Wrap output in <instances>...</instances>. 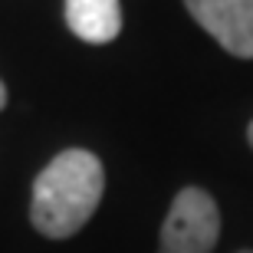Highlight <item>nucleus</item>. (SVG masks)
Wrapping results in <instances>:
<instances>
[{"mask_svg": "<svg viewBox=\"0 0 253 253\" xmlns=\"http://www.w3.org/2000/svg\"><path fill=\"white\" fill-rule=\"evenodd\" d=\"M105 191L102 161L85 148H66L33 181L30 220L43 237L66 240L79 234Z\"/></svg>", "mask_w": 253, "mask_h": 253, "instance_id": "obj_1", "label": "nucleus"}, {"mask_svg": "<svg viewBox=\"0 0 253 253\" xmlns=\"http://www.w3.org/2000/svg\"><path fill=\"white\" fill-rule=\"evenodd\" d=\"M220 237L217 201L201 188H181L161 224L158 253H214Z\"/></svg>", "mask_w": 253, "mask_h": 253, "instance_id": "obj_2", "label": "nucleus"}, {"mask_svg": "<svg viewBox=\"0 0 253 253\" xmlns=\"http://www.w3.org/2000/svg\"><path fill=\"white\" fill-rule=\"evenodd\" d=\"M184 7L230 56L253 59V0H184Z\"/></svg>", "mask_w": 253, "mask_h": 253, "instance_id": "obj_3", "label": "nucleus"}, {"mask_svg": "<svg viewBox=\"0 0 253 253\" xmlns=\"http://www.w3.org/2000/svg\"><path fill=\"white\" fill-rule=\"evenodd\" d=\"M66 23L83 43H112L122 33L119 0H66Z\"/></svg>", "mask_w": 253, "mask_h": 253, "instance_id": "obj_4", "label": "nucleus"}, {"mask_svg": "<svg viewBox=\"0 0 253 253\" xmlns=\"http://www.w3.org/2000/svg\"><path fill=\"white\" fill-rule=\"evenodd\" d=\"M3 105H7V85L0 83V109H3Z\"/></svg>", "mask_w": 253, "mask_h": 253, "instance_id": "obj_5", "label": "nucleus"}, {"mask_svg": "<svg viewBox=\"0 0 253 253\" xmlns=\"http://www.w3.org/2000/svg\"><path fill=\"white\" fill-rule=\"evenodd\" d=\"M247 138H250V145H253V122H250V128H247Z\"/></svg>", "mask_w": 253, "mask_h": 253, "instance_id": "obj_6", "label": "nucleus"}, {"mask_svg": "<svg viewBox=\"0 0 253 253\" xmlns=\"http://www.w3.org/2000/svg\"><path fill=\"white\" fill-rule=\"evenodd\" d=\"M240 253H253V250H240Z\"/></svg>", "mask_w": 253, "mask_h": 253, "instance_id": "obj_7", "label": "nucleus"}]
</instances>
